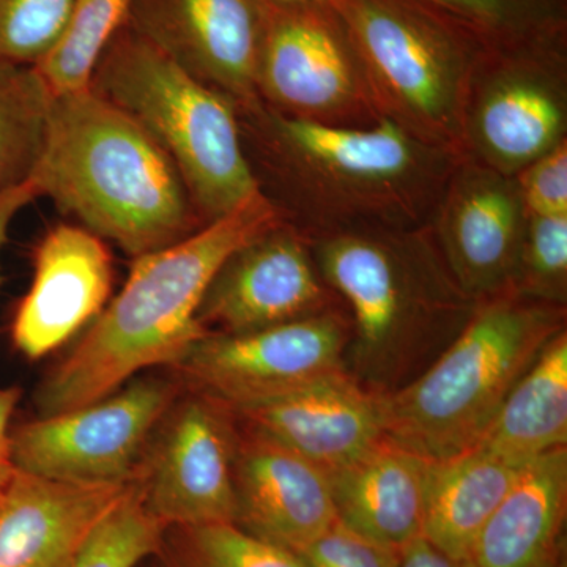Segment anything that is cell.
Returning a JSON list of instances; mask_svg holds the SVG:
<instances>
[{"label":"cell","instance_id":"1","mask_svg":"<svg viewBox=\"0 0 567 567\" xmlns=\"http://www.w3.org/2000/svg\"><path fill=\"white\" fill-rule=\"evenodd\" d=\"M237 115L259 192L309 240L431 226L461 159L388 118L339 128L287 117L262 102Z\"/></svg>","mask_w":567,"mask_h":567},{"label":"cell","instance_id":"2","mask_svg":"<svg viewBox=\"0 0 567 567\" xmlns=\"http://www.w3.org/2000/svg\"><path fill=\"white\" fill-rule=\"evenodd\" d=\"M282 221L262 193L189 237L133 259L117 293L35 391L39 416L100 401L147 369H171L205 331L197 311L224 260Z\"/></svg>","mask_w":567,"mask_h":567},{"label":"cell","instance_id":"3","mask_svg":"<svg viewBox=\"0 0 567 567\" xmlns=\"http://www.w3.org/2000/svg\"><path fill=\"white\" fill-rule=\"evenodd\" d=\"M309 241L323 281L349 315L347 375L372 393L393 394L417 379L475 311L477 301L454 279L431 226Z\"/></svg>","mask_w":567,"mask_h":567},{"label":"cell","instance_id":"4","mask_svg":"<svg viewBox=\"0 0 567 567\" xmlns=\"http://www.w3.org/2000/svg\"><path fill=\"white\" fill-rule=\"evenodd\" d=\"M31 183L39 197L132 259L205 226L158 142L91 87L52 93Z\"/></svg>","mask_w":567,"mask_h":567},{"label":"cell","instance_id":"5","mask_svg":"<svg viewBox=\"0 0 567 567\" xmlns=\"http://www.w3.org/2000/svg\"><path fill=\"white\" fill-rule=\"evenodd\" d=\"M566 308L513 289L477 301L445 352L383 395V439L434 462L473 450L518 379L566 330Z\"/></svg>","mask_w":567,"mask_h":567},{"label":"cell","instance_id":"6","mask_svg":"<svg viewBox=\"0 0 567 567\" xmlns=\"http://www.w3.org/2000/svg\"><path fill=\"white\" fill-rule=\"evenodd\" d=\"M89 87L140 123L181 173L204 224L259 194L237 107L123 25Z\"/></svg>","mask_w":567,"mask_h":567},{"label":"cell","instance_id":"7","mask_svg":"<svg viewBox=\"0 0 567 567\" xmlns=\"http://www.w3.org/2000/svg\"><path fill=\"white\" fill-rule=\"evenodd\" d=\"M380 117L458 153L470 74L488 41L417 0H334Z\"/></svg>","mask_w":567,"mask_h":567},{"label":"cell","instance_id":"8","mask_svg":"<svg viewBox=\"0 0 567 567\" xmlns=\"http://www.w3.org/2000/svg\"><path fill=\"white\" fill-rule=\"evenodd\" d=\"M567 141V24L487 43L470 74L458 156L516 177Z\"/></svg>","mask_w":567,"mask_h":567},{"label":"cell","instance_id":"9","mask_svg":"<svg viewBox=\"0 0 567 567\" xmlns=\"http://www.w3.org/2000/svg\"><path fill=\"white\" fill-rule=\"evenodd\" d=\"M256 89L265 106L300 121L368 128L382 118L349 29L331 3L270 0Z\"/></svg>","mask_w":567,"mask_h":567},{"label":"cell","instance_id":"10","mask_svg":"<svg viewBox=\"0 0 567 567\" xmlns=\"http://www.w3.org/2000/svg\"><path fill=\"white\" fill-rule=\"evenodd\" d=\"M182 390L173 374L136 377L92 404L13 424V464L66 483L132 481L156 425Z\"/></svg>","mask_w":567,"mask_h":567},{"label":"cell","instance_id":"11","mask_svg":"<svg viewBox=\"0 0 567 567\" xmlns=\"http://www.w3.org/2000/svg\"><path fill=\"white\" fill-rule=\"evenodd\" d=\"M349 338V315L339 306L249 333L204 334L169 371L183 390L237 409L344 374Z\"/></svg>","mask_w":567,"mask_h":567},{"label":"cell","instance_id":"12","mask_svg":"<svg viewBox=\"0 0 567 567\" xmlns=\"http://www.w3.org/2000/svg\"><path fill=\"white\" fill-rule=\"evenodd\" d=\"M237 436L229 406L182 390L134 473L148 513L166 527L235 524Z\"/></svg>","mask_w":567,"mask_h":567},{"label":"cell","instance_id":"13","mask_svg":"<svg viewBox=\"0 0 567 567\" xmlns=\"http://www.w3.org/2000/svg\"><path fill=\"white\" fill-rule=\"evenodd\" d=\"M317 267L311 241L279 221L238 246L205 290L197 322L205 333L241 334L339 308Z\"/></svg>","mask_w":567,"mask_h":567},{"label":"cell","instance_id":"14","mask_svg":"<svg viewBox=\"0 0 567 567\" xmlns=\"http://www.w3.org/2000/svg\"><path fill=\"white\" fill-rule=\"evenodd\" d=\"M270 0H133L126 25L237 110L256 80Z\"/></svg>","mask_w":567,"mask_h":567},{"label":"cell","instance_id":"15","mask_svg":"<svg viewBox=\"0 0 567 567\" xmlns=\"http://www.w3.org/2000/svg\"><path fill=\"white\" fill-rule=\"evenodd\" d=\"M527 218L516 177L458 159L431 229L470 298L480 301L511 289Z\"/></svg>","mask_w":567,"mask_h":567},{"label":"cell","instance_id":"16","mask_svg":"<svg viewBox=\"0 0 567 567\" xmlns=\"http://www.w3.org/2000/svg\"><path fill=\"white\" fill-rule=\"evenodd\" d=\"M114 265L110 246L87 229L62 224L44 235L33 278L11 320V342L41 360L89 327L110 301Z\"/></svg>","mask_w":567,"mask_h":567},{"label":"cell","instance_id":"17","mask_svg":"<svg viewBox=\"0 0 567 567\" xmlns=\"http://www.w3.org/2000/svg\"><path fill=\"white\" fill-rule=\"evenodd\" d=\"M234 491V525L290 551L338 520L327 470L240 423Z\"/></svg>","mask_w":567,"mask_h":567},{"label":"cell","instance_id":"18","mask_svg":"<svg viewBox=\"0 0 567 567\" xmlns=\"http://www.w3.org/2000/svg\"><path fill=\"white\" fill-rule=\"evenodd\" d=\"M230 412L245 427L270 436L327 472L383 439V395L358 385L346 372Z\"/></svg>","mask_w":567,"mask_h":567},{"label":"cell","instance_id":"19","mask_svg":"<svg viewBox=\"0 0 567 567\" xmlns=\"http://www.w3.org/2000/svg\"><path fill=\"white\" fill-rule=\"evenodd\" d=\"M133 481L66 483L14 470L0 496V567H70Z\"/></svg>","mask_w":567,"mask_h":567},{"label":"cell","instance_id":"20","mask_svg":"<svg viewBox=\"0 0 567 567\" xmlns=\"http://www.w3.org/2000/svg\"><path fill=\"white\" fill-rule=\"evenodd\" d=\"M436 464L380 440L361 456L328 472L336 517L353 532L402 550L423 535Z\"/></svg>","mask_w":567,"mask_h":567},{"label":"cell","instance_id":"21","mask_svg":"<svg viewBox=\"0 0 567 567\" xmlns=\"http://www.w3.org/2000/svg\"><path fill=\"white\" fill-rule=\"evenodd\" d=\"M567 505V450L548 451L525 466L477 536L480 567H555Z\"/></svg>","mask_w":567,"mask_h":567},{"label":"cell","instance_id":"22","mask_svg":"<svg viewBox=\"0 0 567 567\" xmlns=\"http://www.w3.org/2000/svg\"><path fill=\"white\" fill-rule=\"evenodd\" d=\"M527 465L481 447L439 462L425 509V539L451 557H472L481 529Z\"/></svg>","mask_w":567,"mask_h":567},{"label":"cell","instance_id":"23","mask_svg":"<svg viewBox=\"0 0 567 567\" xmlns=\"http://www.w3.org/2000/svg\"><path fill=\"white\" fill-rule=\"evenodd\" d=\"M567 445V330L518 379L475 447L529 464Z\"/></svg>","mask_w":567,"mask_h":567},{"label":"cell","instance_id":"24","mask_svg":"<svg viewBox=\"0 0 567 567\" xmlns=\"http://www.w3.org/2000/svg\"><path fill=\"white\" fill-rule=\"evenodd\" d=\"M51 100L35 66L0 62V196L31 182L47 141Z\"/></svg>","mask_w":567,"mask_h":567},{"label":"cell","instance_id":"25","mask_svg":"<svg viewBox=\"0 0 567 567\" xmlns=\"http://www.w3.org/2000/svg\"><path fill=\"white\" fill-rule=\"evenodd\" d=\"M133 0H73L50 54L35 66L52 93L84 91L107 44L128 20Z\"/></svg>","mask_w":567,"mask_h":567},{"label":"cell","instance_id":"26","mask_svg":"<svg viewBox=\"0 0 567 567\" xmlns=\"http://www.w3.org/2000/svg\"><path fill=\"white\" fill-rule=\"evenodd\" d=\"M153 558L158 567H306L293 551L234 524L167 527Z\"/></svg>","mask_w":567,"mask_h":567},{"label":"cell","instance_id":"27","mask_svg":"<svg viewBox=\"0 0 567 567\" xmlns=\"http://www.w3.org/2000/svg\"><path fill=\"white\" fill-rule=\"evenodd\" d=\"M166 528L148 513L134 480L128 494L93 529L70 567H136L156 554Z\"/></svg>","mask_w":567,"mask_h":567},{"label":"cell","instance_id":"28","mask_svg":"<svg viewBox=\"0 0 567 567\" xmlns=\"http://www.w3.org/2000/svg\"><path fill=\"white\" fill-rule=\"evenodd\" d=\"M454 18L488 43L567 24V0H417Z\"/></svg>","mask_w":567,"mask_h":567},{"label":"cell","instance_id":"29","mask_svg":"<svg viewBox=\"0 0 567 567\" xmlns=\"http://www.w3.org/2000/svg\"><path fill=\"white\" fill-rule=\"evenodd\" d=\"M511 289L567 306V215H528Z\"/></svg>","mask_w":567,"mask_h":567},{"label":"cell","instance_id":"30","mask_svg":"<svg viewBox=\"0 0 567 567\" xmlns=\"http://www.w3.org/2000/svg\"><path fill=\"white\" fill-rule=\"evenodd\" d=\"M73 0H0V62L37 66L61 39Z\"/></svg>","mask_w":567,"mask_h":567},{"label":"cell","instance_id":"31","mask_svg":"<svg viewBox=\"0 0 567 567\" xmlns=\"http://www.w3.org/2000/svg\"><path fill=\"white\" fill-rule=\"evenodd\" d=\"M306 567H399L401 550L383 546L336 520L293 551Z\"/></svg>","mask_w":567,"mask_h":567},{"label":"cell","instance_id":"32","mask_svg":"<svg viewBox=\"0 0 567 567\" xmlns=\"http://www.w3.org/2000/svg\"><path fill=\"white\" fill-rule=\"evenodd\" d=\"M528 215H567V141L516 175Z\"/></svg>","mask_w":567,"mask_h":567},{"label":"cell","instance_id":"33","mask_svg":"<svg viewBox=\"0 0 567 567\" xmlns=\"http://www.w3.org/2000/svg\"><path fill=\"white\" fill-rule=\"evenodd\" d=\"M20 401V388L0 385V496L6 492L17 470L11 457V429H13L14 410Z\"/></svg>","mask_w":567,"mask_h":567},{"label":"cell","instance_id":"34","mask_svg":"<svg viewBox=\"0 0 567 567\" xmlns=\"http://www.w3.org/2000/svg\"><path fill=\"white\" fill-rule=\"evenodd\" d=\"M399 567H480L475 559L456 558L436 548L423 535L406 544L401 550Z\"/></svg>","mask_w":567,"mask_h":567},{"label":"cell","instance_id":"35","mask_svg":"<svg viewBox=\"0 0 567 567\" xmlns=\"http://www.w3.org/2000/svg\"><path fill=\"white\" fill-rule=\"evenodd\" d=\"M35 199H39V194L31 182L0 196V256H2L3 246L9 240L14 219Z\"/></svg>","mask_w":567,"mask_h":567},{"label":"cell","instance_id":"36","mask_svg":"<svg viewBox=\"0 0 567 567\" xmlns=\"http://www.w3.org/2000/svg\"><path fill=\"white\" fill-rule=\"evenodd\" d=\"M276 2H284V3H331V6H333L334 0H276Z\"/></svg>","mask_w":567,"mask_h":567},{"label":"cell","instance_id":"37","mask_svg":"<svg viewBox=\"0 0 567 567\" xmlns=\"http://www.w3.org/2000/svg\"><path fill=\"white\" fill-rule=\"evenodd\" d=\"M555 567H566V566H565V559H563V561H561V563H558V565H557V566H555Z\"/></svg>","mask_w":567,"mask_h":567}]
</instances>
